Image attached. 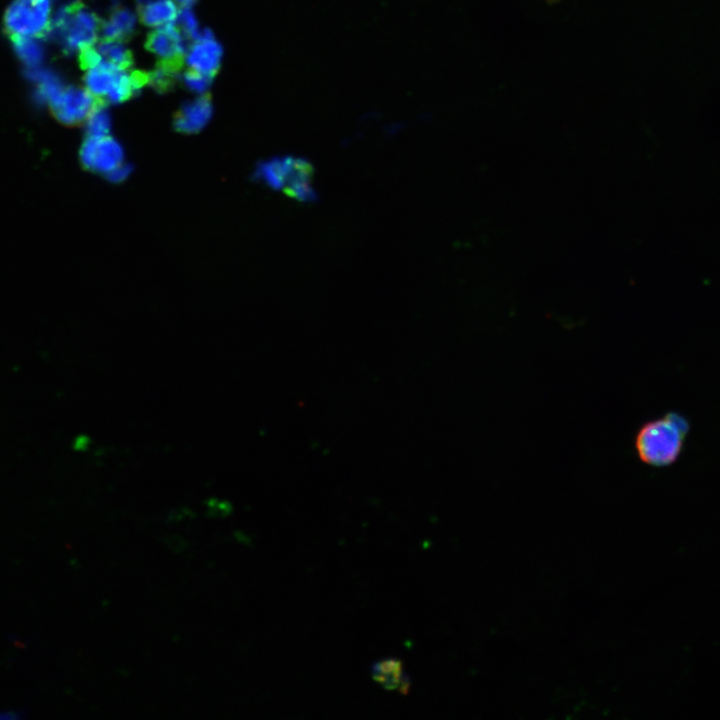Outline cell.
<instances>
[{"label":"cell","mask_w":720,"mask_h":720,"mask_svg":"<svg viewBox=\"0 0 720 720\" xmlns=\"http://www.w3.org/2000/svg\"><path fill=\"white\" fill-rule=\"evenodd\" d=\"M10 39L16 56L26 68L42 66L46 52L43 44L39 40L18 35L10 36Z\"/></svg>","instance_id":"9a60e30c"},{"label":"cell","mask_w":720,"mask_h":720,"mask_svg":"<svg viewBox=\"0 0 720 720\" xmlns=\"http://www.w3.org/2000/svg\"><path fill=\"white\" fill-rule=\"evenodd\" d=\"M140 21L154 27L172 23L177 18V8L172 0H136Z\"/></svg>","instance_id":"4fadbf2b"},{"label":"cell","mask_w":720,"mask_h":720,"mask_svg":"<svg viewBox=\"0 0 720 720\" xmlns=\"http://www.w3.org/2000/svg\"><path fill=\"white\" fill-rule=\"evenodd\" d=\"M136 17L133 12L122 6H114L109 18L102 21L101 40L127 42L135 34Z\"/></svg>","instance_id":"7c38bea8"},{"label":"cell","mask_w":720,"mask_h":720,"mask_svg":"<svg viewBox=\"0 0 720 720\" xmlns=\"http://www.w3.org/2000/svg\"><path fill=\"white\" fill-rule=\"evenodd\" d=\"M186 39L172 23L148 33L145 48L164 61H184Z\"/></svg>","instance_id":"52a82bcc"},{"label":"cell","mask_w":720,"mask_h":720,"mask_svg":"<svg viewBox=\"0 0 720 720\" xmlns=\"http://www.w3.org/2000/svg\"><path fill=\"white\" fill-rule=\"evenodd\" d=\"M179 29L187 41L196 42L200 39L201 30L197 19L190 8H181L176 18Z\"/></svg>","instance_id":"d6986e66"},{"label":"cell","mask_w":720,"mask_h":720,"mask_svg":"<svg viewBox=\"0 0 720 720\" xmlns=\"http://www.w3.org/2000/svg\"><path fill=\"white\" fill-rule=\"evenodd\" d=\"M181 8H191L198 0H175Z\"/></svg>","instance_id":"cb8c5ba5"},{"label":"cell","mask_w":720,"mask_h":720,"mask_svg":"<svg viewBox=\"0 0 720 720\" xmlns=\"http://www.w3.org/2000/svg\"><path fill=\"white\" fill-rule=\"evenodd\" d=\"M82 164L95 172L107 176L124 164L121 145L112 137H87L80 149Z\"/></svg>","instance_id":"277c9868"},{"label":"cell","mask_w":720,"mask_h":720,"mask_svg":"<svg viewBox=\"0 0 720 720\" xmlns=\"http://www.w3.org/2000/svg\"><path fill=\"white\" fill-rule=\"evenodd\" d=\"M308 171L306 158L289 155L264 162L258 169V176L270 187L284 191L304 181Z\"/></svg>","instance_id":"5b68a950"},{"label":"cell","mask_w":720,"mask_h":720,"mask_svg":"<svg viewBox=\"0 0 720 720\" xmlns=\"http://www.w3.org/2000/svg\"><path fill=\"white\" fill-rule=\"evenodd\" d=\"M50 0H13L4 15L9 36L40 37L49 27Z\"/></svg>","instance_id":"3957f363"},{"label":"cell","mask_w":720,"mask_h":720,"mask_svg":"<svg viewBox=\"0 0 720 720\" xmlns=\"http://www.w3.org/2000/svg\"><path fill=\"white\" fill-rule=\"evenodd\" d=\"M24 76L33 84L32 96L39 105H48L50 107L67 87L63 78L57 72L42 66L25 68Z\"/></svg>","instance_id":"ba28073f"},{"label":"cell","mask_w":720,"mask_h":720,"mask_svg":"<svg viewBox=\"0 0 720 720\" xmlns=\"http://www.w3.org/2000/svg\"><path fill=\"white\" fill-rule=\"evenodd\" d=\"M97 50L107 62L115 65L120 70H127L134 63L132 52L123 44V42L101 40Z\"/></svg>","instance_id":"e0dca14e"},{"label":"cell","mask_w":720,"mask_h":720,"mask_svg":"<svg viewBox=\"0 0 720 720\" xmlns=\"http://www.w3.org/2000/svg\"><path fill=\"white\" fill-rule=\"evenodd\" d=\"M371 675L374 681L386 690H395L408 694L411 688V677L405 673L404 663L398 657H387L373 663Z\"/></svg>","instance_id":"30bf717a"},{"label":"cell","mask_w":720,"mask_h":720,"mask_svg":"<svg viewBox=\"0 0 720 720\" xmlns=\"http://www.w3.org/2000/svg\"><path fill=\"white\" fill-rule=\"evenodd\" d=\"M213 79V76L201 73L191 68L185 71L182 75L184 86L190 91L199 94L207 92L213 82Z\"/></svg>","instance_id":"ffe728a7"},{"label":"cell","mask_w":720,"mask_h":720,"mask_svg":"<svg viewBox=\"0 0 720 720\" xmlns=\"http://www.w3.org/2000/svg\"><path fill=\"white\" fill-rule=\"evenodd\" d=\"M53 1H56V0H53Z\"/></svg>","instance_id":"d4e9b609"},{"label":"cell","mask_w":720,"mask_h":720,"mask_svg":"<svg viewBox=\"0 0 720 720\" xmlns=\"http://www.w3.org/2000/svg\"><path fill=\"white\" fill-rule=\"evenodd\" d=\"M212 112L211 97L208 93H204L181 106L175 114L174 126L182 133H196L207 125Z\"/></svg>","instance_id":"9c48e42d"},{"label":"cell","mask_w":720,"mask_h":720,"mask_svg":"<svg viewBox=\"0 0 720 720\" xmlns=\"http://www.w3.org/2000/svg\"><path fill=\"white\" fill-rule=\"evenodd\" d=\"M667 416L673 421L684 436L688 433L689 423L683 416L675 412H670Z\"/></svg>","instance_id":"7402d4cb"},{"label":"cell","mask_w":720,"mask_h":720,"mask_svg":"<svg viewBox=\"0 0 720 720\" xmlns=\"http://www.w3.org/2000/svg\"><path fill=\"white\" fill-rule=\"evenodd\" d=\"M683 438L684 435L666 414L641 426L635 438V449L642 462L663 467L677 460Z\"/></svg>","instance_id":"7a4b0ae2"},{"label":"cell","mask_w":720,"mask_h":720,"mask_svg":"<svg viewBox=\"0 0 720 720\" xmlns=\"http://www.w3.org/2000/svg\"><path fill=\"white\" fill-rule=\"evenodd\" d=\"M182 68L183 64L159 60L148 72V85L158 93H166L175 88Z\"/></svg>","instance_id":"2e32d148"},{"label":"cell","mask_w":720,"mask_h":720,"mask_svg":"<svg viewBox=\"0 0 720 720\" xmlns=\"http://www.w3.org/2000/svg\"><path fill=\"white\" fill-rule=\"evenodd\" d=\"M223 56V48L214 38L194 42L187 55L186 62L191 69L215 76Z\"/></svg>","instance_id":"8fae6325"},{"label":"cell","mask_w":720,"mask_h":720,"mask_svg":"<svg viewBox=\"0 0 720 720\" xmlns=\"http://www.w3.org/2000/svg\"><path fill=\"white\" fill-rule=\"evenodd\" d=\"M86 71L83 79L87 90L94 97L104 99L111 89L120 69L105 61Z\"/></svg>","instance_id":"5bb4252c"},{"label":"cell","mask_w":720,"mask_h":720,"mask_svg":"<svg viewBox=\"0 0 720 720\" xmlns=\"http://www.w3.org/2000/svg\"><path fill=\"white\" fill-rule=\"evenodd\" d=\"M101 55L97 48L88 46L79 51L78 61L79 66L83 70H88L100 64L102 62Z\"/></svg>","instance_id":"44dd1931"},{"label":"cell","mask_w":720,"mask_h":720,"mask_svg":"<svg viewBox=\"0 0 720 720\" xmlns=\"http://www.w3.org/2000/svg\"><path fill=\"white\" fill-rule=\"evenodd\" d=\"M128 175L127 166L122 164L118 168H116L114 171H112L108 176L113 181H121Z\"/></svg>","instance_id":"603a6c76"},{"label":"cell","mask_w":720,"mask_h":720,"mask_svg":"<svg viewBox=\"0 0 720 720\" xmlns=\"http://www.w3.org/2000/svg\"><path fill=\"white\" fill-rule=\"evenodd\" d=\"M102 20L80 0L60 7L49 24L46 36L56 43L64 54L70 55L93 46L100 32Z\"/></svg>","instance_id":"6da1fadb"},{"label":"cell","mask_w":720,"mask_h":720,"mask_svg":"<svg viewBox=\"0 0 720 720\" xmlns=\"http://www.w3.org/2000/svg\"><path fill=\"white\" fill-rule=\"evenodd\" d=\"M105 104L106 100L98 98L96 105L85 120L88 137L108 136L111 128V117Z\"/></svg>","instance_id":"ac0fdd59"},{"label":"cell","mask_w":720,"mask_h":720,"mask_svg":"<svg viewBox=\"0 0 720 720\" xmlns=\"http://www.w3.org/2000/svg\"><path fill=\"white\" fill-rule=\"evenodd\" d=\"M97 100L88 90L67 86L50 109L63 124L76 125L87 119Z\"/></svg>","instance_id":"8992f818"}]
</instances>
